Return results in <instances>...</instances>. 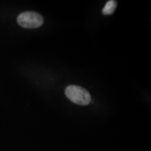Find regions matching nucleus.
<instances>
[{"label":"nucleus","instance_id":"f257e3e1","mask_svg":"<svg viewBox=\"0 0 151 151\" xmlns=\"http://www.w3.org/2000/svg\"><path fill=\"white\" fill-rule=\"evenodd\" d=\"M65 94L70 101L81 106L88 105L91 96L88 90L78 86H69L65 89Z\"/></svg>","mask_w":151,"mask_h":151},{"label":"nucleus","instance_id":"f03ea898","mask_svg":"<svg viewBox=\"0 0 151 151\" xmlns=\"http://www.w3.org/2000/svg\"><path fill=\"white\" fill-rule=\"evenodd\" d=\"M17 22L22 27L35 29L41 27L43 23V18L39 13L35 11H25L18 16Z\"/></svg>","mask_w":151,"mask_h":151},{"label":"nucleus","instance_id":"7ed1b4c3","mask_svg":"<svg viewBox=\"0 0 151 151\" xmlns=\"http://www.w3.org/2000/svg\"><path fill=\"white\" fill-rule=\"evenodd\" d=\"M117 7V1L114 0H110L107 1L105 6L102 9V13L104 15H111L114 13Z\"/></svg>","mask_w":151,"mask_h":151}]
</instances>
